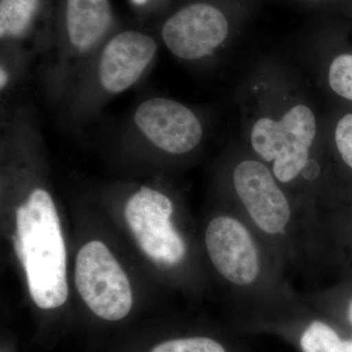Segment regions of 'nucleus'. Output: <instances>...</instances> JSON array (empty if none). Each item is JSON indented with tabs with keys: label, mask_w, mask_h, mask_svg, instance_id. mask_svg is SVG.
I'll return each mask as SVG.
<instances>
[{
	"label": "nucleus",
	"mask_w": 352,
	"mask_h": 352,
	"mask_svg": "<svg viewBox=\"0 0 352 352\" xmlns=\"http://www.w3.org/2000/svg\"><path fill=\"white\" fill-rule=\"evenodd\" d=\"M13 245L24 267L28 289L39 308L53 309L68 298L67 251L52 197L34 188L16 214Z\"/></svg>",
	"instance_id": "nucleus-1"
},
{
	"label": "nucleus",
	"mask_w": 352,
	"mask_h": 352,
	"mask_svg": "<svg viewBox=\"0 0 352 352\" xmlns=\"http://www.w3.org/2000/svg\"><path fill=\"white\" fill-rule=\"evenodd\" d=\"M315 135L314 113L307 106L298 105L280 120H258L252 127V145L266 162L274 161L273 173L279 182H289L307 166Z\"/></svg>",
	"instance_id": "nucleus-2"
},
{
	"label": "nucleus",
	"mask_w": 352,
	"mask_h": 352,
	"mask_svg": "<svg viewBox=\"0 0 352 352\" xmlns=\"http://www.w3.org/2000/svg\"><path fill=\"white\" fill-rule=\"evenodd\" d=\"M76 286L83 302L102 319L124 318L132 307V291L126 272L100 241L83 245L76 256Z\"/></svg>",
	"instance_id": "nucleus-3"
},
{
	"label": "nucleus",
	"mask_w": 352,
	"mask_h": 352,
	"mask_svg": "<svg viewBox=\"0 0 352 352\" xmlns=\"http://www.w3.org/2000/svg\"><path fill=\"white\" fill-rule=\"evenodd\" d=\"M173 206L157 190L143 186L127 201L124 217L146 256L175 265L184 258L186 247L170 222Z\"/></svg>",
	"instance_id": "nucleus-4"
},
{
	"label": "nucleus",
	"mask_w": 352,
	"mask_h": 352,
	"mask_svg": "<svg viewBox=\"0 0 352 352\" xmlns=\"http://www.w3.org/2000/svg\"><path fill=\"white\" fill-rule=\"evenodd\" d=\"M161 34L164 45L175 56L195 61L212 54L226 41L229 23L214 4L192 2L164 21Z\"/></svg>",
	"instance_id": "nucleus-5"
},
{
	"label": "nucleus",
	"mask_w": 352,
	"mask_h": 352,
	"mask_svg": "<svg viewBox=\"0 0 352 352\" xmlns=\"http://www.w3.org/2000/svg\"><path fill=\"white\" fill-rule=\"evenodd\" d=\"M133 119L147 140L170 154L192 151L203 138V127L195 113L179 102L164 97L143 101Z\"/></svg>",
	"instance_id": "nucleus-6"
},
{
	"label": "nucleus",
	"mask_w": 352,
	"mask_h": 352,
	"mask_svg": "<svg viewBox=\"0 0 352 352\" xmlns=\"http://www.w3.org/2000/svg\"><path fill=\"white\" fill-rule=\"evenodd\" d=\"M157 52L156 39L138 30L113 34L102 46L97 80L103 91L120 94L140 80Z\"/></svg>",
	"instance_id": "nucleus-7"
},
{
	"label": "nucleus",
	"mask_w": 352,
	"mask_h": 352,
	"mask_svg": "<svg viewBox=\"0 0 352 352\" xmlns=\"http://www.w3.org/2000/svg\"><path fill=\"white\" fill-rule=\"evenodd\" d=\"M206 245L214 267L228 281L245 286L258 277L256 245L238 220L230 217L212 219L206 232Z\"/></svg>",
	"instance_id": "nucleus-8"
},
{
	"label": "nucleus",
	"mask_w": 352,
	"mask_h": 352,
	"mask_svg": "<svg viewBox=\"0 0 352 352\" xmlns=\"http://www.w3.org/2000/svg\"><path fill=\"white\" fill-rule=\"evenodd\" d=\"M234 186L256 226L270 234L281 233L288 224V200L270 170L256 161H244L234 170Z\"/></svg>",
	"instance_id": "nucleus-9"
},
{
	"label": "nucleus",
	"mask_w": 352,
	"mask_h": 352,
	"mask_svg": "<svg viewBox=\"0 0 352 352\" xmlns=\"http://www.w3.org/2000/svg\"><path fill=\"white\" fill-rule=\"evenodd\" d=\"M113 22L110 0H62V32L73 56H82L98 47Z\"/></svg>",
	"instance_id": "nucleus-10"
},
{
	"label": "nucleus",
	"mask_w": 352,
	"mask_h": 352,
	"mask_svg": "<svg viewBox=\"0 0 352 352\" xmlns=\"http://www.w3.org/2000/svg\"><path fill=\"white\" fill-rule=\"evenodd\" d=\"M41 0H0V38L18 41L31 30Z\"/></svg>",
	"instance_id": "nucleus-11"
},
{
	"label": "nucleus",
	"mask_w": 352,
	"mask_h": 352,
	"mask_svg": "<svg viewBox=\"0 0 352 352\" xmlns=\"http://www.w3.org/2000/svg\"><path fill=\"white\" fill-rule=\"evenodd\" d=\"M342 342L330 326L320 321L312 322L300 339L303 352H344Z\"/></svg>",
	"instance_id": "nucleus-12"
},
{
	"label": "nucleus",
	"mask_w": 352,
	"mask_h": 352,
	"mask_svg": "<svg viewBox=\"0 0 352 352\" xmlns=\"http://www.w3.org/2000/svg\"><path fill=\"white\" fill-rule=\"evenodd\" d=\"M329 83L336 94L352 101V54L333 59L329 69Z\"/></svg>",
	"instance_id": "nucleus-13"
},
{
	"label": "nucleus",
	"mask_w": 352,
	"mask_h": 352,
	"mask_svg": "<svg viewBox=\"0 0 352 352\" xmlns=\"http://www.w3.org/2000/svg\"><path fill=\"white\" fill-rule=\"evenodd\" d=\"M152 352H226L219 342L208 338H189L168 340L153 349Z\"/></svg>",
	"instance_id": "nucleus-14"
},
{
	"label": "nucleus",
	"mask_w": 352,
	"mask_h": 352,
	"mask_svg": "<svg viewBox=\"0 0 352 352\" xmlns=\"http://www.w3.org/2000/svg\"><path fill=\"white\" fill-rule=\"evenodd\" d=\"M335 139L340 156L352 168V113L340 120L336 129Z\"/></svg>",
	"instance_id": "nucleus-15"
},
{
	"label": "nucleus",
	"mask_w": 352,
	"mask_h": 352,
	"mask_svg": "<svg viewBox=\"0 0 352 352\" xmlns=\"http://www.w3.org/2000/svg\"><path fill=\"white\" fill-rule=\"evenodd\" d=\"M9 82L8 71L3 66H1L0 69V87L3 90L6 87L7 83Z\"/></svg>",
	"instance_id": "nucleus-16"
},
{
	"label": "nucleus",
	"mask_w": 352,
	"mask_h": 352,
	"mask_svg": "<svg viewBox=\"0 0 352 352\" xmlns=\"http://www.w3.org/2000/svg\"><path fill=\"white\" fill-rule=\"evenodd\" d=\"M342 346H344V352H352V342L351 340H344L342 342Z\"/></svg>",
	"instance_id": "nucleus-17"
},
{
	"label": "nucleus",
	"mask_w": 352,
	"mask_h": 352,
	"mask_svg": "<svg viewBox=\"0 0 352 352\" xmlns=\"http://www.w3.org/2000/svg\"><path fill=\"white\" fill-rule=\"evenodd\" d=\"M131 1L133 2L135 6H145L149 0H131Z\"/></svg>",
	"instance_id": "nucleus-18"
},
{
	"label": "nucleus",
	"mask_w": 352,
	"mask_h": 352,
	"mask_svg": "<svg viewBox=\"0 0 352 352\" xmlns=\"http://www.w3.org/2000/svg\"><path fill=\"white\" fill-rule=\"evenodd\" d=\"M349 318H351V321L352 322V302H351V305H349Z\"/></svg>",
	"instance_id": "nucleus-19"
}]
</instances>
